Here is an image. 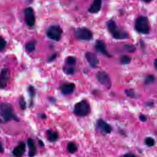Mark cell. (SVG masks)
<instances>
[{
	"mask_svg": "<svg viewBox=\"0 0 157 157\" xmlns=\"http://www.w3.org/2000/svg\"><path fill=\"white\" fill-rule=\"evenodd\" d=\"M107 27L112 34V36L116 39H123L128 37V34L126 31L121 29L115 23V22L112 20L107 21Z\"/></svg>",
	"mask_w": 157,
	"mask_h": 157,
	"instance_id": "1",
	"label": "cell"
},
{
	"mask_svg": "<svg viewBox=\"0 0 157 157\" xmlns=\"http://www.w3.org/2000/svg\"><path fill=\"white\" fill-rule=\"evenodd\" d=\"M90 112V106L89 103L86 100L81 101L77 103L74 109V113L78 117L86 116Z\"/></svg>",
	"mask_w": 157,
	"mask_h": 157,
	"instance_id": "2",
	"label": "cell"
},
{
	"mask_svg": "<svg viewBox=\"0 0 157 157\" xmlns=\"http://www.w3.org/2000/svg\"><path fill=\"white\" fill-rule=\"evenodd\" d=\"M136 30L142 34H148L150 31L148 18L144 16L139 17L135 22Z\"/></svg>",
	"mask_w": 157,
	"mask_h": 157,
	"instance_id": "3",
	"label": "cell"
},
{
	"mask_svg": "<svg viewBox=\"0 0 157 157\" xmlns=\"http://www.w3.org/2000/svg\"><path fill=\"white\" fill-rule=\"evenodd\" d=\"M62 33V29L59 26L53 25L50 26L47 29V36L52 40L58 41L61 37Z\"/></svg>",
	"mask_w": 157,
	"mask_h": 157,
	"instance_id": "4",
	"label": "cell"
},
{
	"mask_svg": "<svg viewBox=\"0 0 157 157\" xmlns=\"http://www.w3.org/2000/svg\"><path fill=\"white\" fill-rule=\"evenodd\" d=\"M1 115L6 121L10 120L14 118V115L12 112V106L7 103H2L0 105Z\"/></svg>",
	"mask_w": 157,
	"mask_h": 157,
	"instance_id": "5",
	"label": "cell"
},
{
	"mask_svg": "<svg viewBox=\"0 0 157 157\" xmlns=\"http://www.w3.org/2000/svg\"><path fill=\"white\" fill-rule=\"evenodd\" d=\"M75 36L78 39L84 40H89L93 37L92 33L88 29L85 28L77 29L75 31Z\"/></svg>",
	"mask_w": 157,
	"mask_h": 157,
	"instance_id": "6",
	"label": "cell"
},
{
	"mask_svg": "<svg viewBox=\"0 0 157 157\" xmlns=\"http://www.w3.org/2000/svg\"><path fill=\"white\" fill-rule=\"evenodd\" d=\"M96 78L98 80L107 88L111 87V81L109 75L104 71H99L96 74Z\"/></svg>",
	"mask_w": 157,
	"mask_h": 157,
	"instance_id": "7",
	"label": "cell"
},
{
	"mask_svg": "<svg viewBox=\"0 0 157 157\" xmlns=\"http://www.w3.org/2000/svg\"><path fill=\"white\" fill-rule=\"evenodd\" d=\"M10 78V72L9 69L4 68L0 74V88H4Z\"/></svg>",
	"mask_w": 157,
	"mask_h": 157,
	"instance_id": "8",
	"label": "cell"
},
{
	"mask_svg": "<svg viewBox=\"0 0 157 157\" xmlns=\"http://www.w3.org/2000/svg\"><path fill=\"white\" fill-rule=\"evenodd\" d=\"M25 19L26 24L29 26H33L35 24V16L33 9L28 7L25 10Z\"/></svg>",
	"mask_w": 157,
	"mask_h": 157,
	"instance_id": "9",
	"label": "cell"
},
{
	"mask_svg": "<svg viewBox=\"0 0 157 157\" xmlns=\"http://www.w3.org/2000/svg\"><path fill=\"white\" fill-rule=\"evenodd\" d=\"M95 48L96 50L105 55L107 57H110V55L108 51L106 49V46L105 42L102 40H98L96 41L95 44Z\"/></svg>",
	"mask_w": 157,
	"mask_h": 157,
	"instance_id": "10",
	"label": "cell"
},
{
	"mask_svg": "<svg viewBox=\"0 0 157 157\" xmlns=\"http://www.w3.org/2000/svg\"><path fill=\"white\" fill-rule=\"evenodd\" d=\"M85 58L91 67L95 68L97 67L99 63V60L94 53L91 52H86L85 53Z\"/></svg>",
	"mask_w": 157,
	"mask_h": 157,
	"instance_id": "11",
	"label": "cell"
},
{
	"mask_svg": "<svg viewBox=\"0 0 157 157\" xmlns=\"http://www.w3.org/2000/svg\"><path fill=\"white\" fill-rule=\"evenodd\" d=\"M96 125L98 128L104 133L109 134L112 131V127L102 119H99L98 120Z\"/></svg>",
	"mask_w": 157,
	"mask_h": 157,
	"instance_id": "12",
	"label": "cell"
},
{
	"mask_svg": "<svg viewBox=\"0 0 157 157\" xmlns=\"http://www.w3.org/2000/svg\"><path fill=\"white\" fill-rule=\"evenodd\" d=\"M75 90V85L72 83H66L61 85V92L64 94H70Z\"/></svg>",
	"mask_w": 157,
	"mask_h": 157,
	"instance_id": "13",
	"label": "cell"
},
{
	"mask_svg": "<svg viewBox=\"0 0 157 157\" xmlns=\"http://www.w3.org/2000/svg\"><path fill=\"white\" fill-rule=\"evenodd\" d=\"M101 0H94L93 2L88 9V11L91 13H98L101 10Z\"/></svg>",
	"mask_w": 157,
	"mask_h": 157,
	"instance_id": "14",
	"label": "cell"
},
{
	"mask_svg": "<svg viewBox=\"0 0 157 157\" xmlns=\"http://www.w3.org/2000/svg\"><path fill=\"white\" fill-rule=\"evenodd\" d=\"M25 151V144L24 142H21L18 146H17L13 150V155L15 156L20 157L21 156Z\"/></svg>",
	"mask_w": 157,
	"mask_h": 157,
	"instance_id": "15",
	"label": "cell"
},
{
	"mask_svg": "<svg viewBox=\"0 0 157 157\" xmlns=\"http://www.w3.org/2000/svg\"><path fill=\"white\" fill-rule=\"evenodd\" d=\"M28 147L29 148V156L30 157H33V156L35 155V154L36 153V147L34 142L32 139L29 138L28 139Z\"/></svg>",
	"mask_w": 157,
	"mask_h": 157,
	"instance_id": "16",
	"label": "cell"
},
{
	"mask_svg": "<svg viewBox=\"0 0 157 157\" xmlns=\"http://www.w3.org/2000/svg\"><path fill=\"white\" fill-rule=\"evenodd\" d=\"M47 139L49 141L51 142H54L58 138V134L57 132L53 131L51 130H48L47 132Z\"/></svg>",
	"mask_w": 157,
	"mask_h": 157,
	"instance_id": "17",
	"label": "cell"
},
{
	"mask_svg": "<svg viewBox=\"0 0 157 157\" xmlns=\"http://www.w3.org/2000/svg\"><path fill=\"white\" fill-rule=\"evenodd\" d=\"M36 42L35 40H31L28 42L25 45V48L28 52H33L35 50Z\"/></svg>",
	"mask_w": 157,
	"mask_h": 157,
	"instance_id": "18",
	"label": "cell"
},
{
	"mask_svg": "<svg viewBox=\"0 0 157 157\" xmlns=\"http://www.w3.org/2000/svg\"><path fill=\"white\" fill-rule=\"evenodd\" d=\"M67 150L69 153H74L77 151V147L73 142H69L67 145Z\"/></svg>",
	"mask_w": 157,
	"mask_h": 157,
	"instance_id": "19",
	"label": "cell"
},
{
	"mask_svg": "<svg viewBox=\"0 0 157 157\" xmlns=\"http://www.w3.org/2000/svg\"><path fill=\"white\" fill-rule=\"evenodd\" d=\"M131 60V58L127 55H123V56H121V58L120 59L121 63L123 64H128L130 63Z\"/></svg>",
	"mask_w": 157,
	"mask_h": 157,
	"instance_id": "20",
	"label": "cell"
},
{
	"mask_svg": "<svg viewBox=\"0 0 157 157\" xmlns=\"http://www.w3.org/2000/svg\"><path fill=\"white\" fill-rule=\"evenodd\" d=\"M154 81H155V77L153 75H148L146 77L145 79V83L146 85L151 84L153 83Z\"/></svg>",
	"mask_w": 157,
	"mask_h": 157,
	"instance_id": "21",
	"label": "cell"
},
{
	"mask_svg": "<svg viewBox=\"0 0 157 157\" xmlns=\"http://www.w3.org/2000/svg\"><path fill=\"white\" fill-rule=\"evenodd\" d=\"M66 62L67 65L69 66H73L75 63V58L73 56H69L66 58Z\"/></svg>",
	"mask_w": 157,
	"mask_h": 157,
	"instance_id": "22",
	"label": "cell"
},
{
	"mask_svg": "<svg viewBox=\"0 0 157 157\" xmlns=\"http://www.w3.org/2000/svg\"><path fill=\"white\" fill-rule=\"evenodd\" d=\"M145 144L148 147H152L155 145V140L151 138V137H147L145 140Z\"/></svg>",
	"mask_w": 157,
	"mask_h": 157,
	"instance_id": "23",
	"label": "cell"
},
{
	"mask_svg": "<svg viewBox=\"0 0 157 157\" xmlns=\"http://www.w3.org/2000/svg\"><path fill=\"white\" fill-rule=\"evenodd\" d=\"M126 50H127L129 52H134L136 50V48L134 45L131 44H126L124 46Z\"/></svg>",
	"mask_w": 157,
	"mask_h": 157,
	"instance_id": "24",
	"label": "cell"
},
{
	"mask_svg": "<svg viewBox=\"0 0 157 157\" xmlns=\"http://www.w3.org/2000/svg\"><path fill=\"white\" fill-rule=\"evenodd\" d=\"M125 92V94H126V96L129 98H133L135 97V93L134 91L132 90H126L124 91Z\"/></svg>",
	"mask_w": 157,
	"mask_h": 157,
	"instance_id": "25",
	"label": "cell"
},
{
	"mask_svg": "<svg viewBox=\"0 0 157 157\" xmlns=\"http://www.w3.org/2000/svg\"><path fill=\"white\" fill-rule=\"evenodd\" d=\"M6 46V42L4 39L0 36V51L2 50Z\"/></svg>",
	"mask_w": 157,
	"mask_h": 157,
	"instance_id": "26",
	"label": "cell"
},
{
	"mask_svg": "<svg viewBox=\"0 0 157 157\" xmlns=\"http://www.w3.org/2000/svg\"><path fill=\"white\" fill-rule=\"evenodd\" d=\"M65 72H66V73L67 74L71 75V74H73L74 73L75 69H74V68L73 67H72V66H70L69 67H67L66 68Z\"/></svg>",
	"mask_w": 157,
	"mask_h": 157,
	"instance_id": "27",
	"label": "cell"
},
{
	"mask_svg": "<svg viewBox=\"0 0 157 157\" xmlns=\"http://www.w3.org/2000/svg\"><path fill=\"white\" fill-rule=\"evenodd\" d=\"M20 106L21 109H22V110H25L26 109L25 101L22 97H21L20 99Z\"/></svg>",
	"mask_w": 157,
	"mask_h": 157,
	"instance_id": "28",
	"label": "cell"
},
{
	"mask_svg": "<svg viewBox=\"0 0 157 157\" xmlns=\"http://www.w3.org/2000/svg\"><path fill=\"white\" fill-rule=\"evenodd\" d=\"M28 90H29V93L31 96V97L34 96V95L35 94V91H34V88L32 86H29V88H28Z\"/></svg>",
	"mask_w": 157,
	"mask_h": 157,
	"instance_id": "29",
	"label": "cell"
},
{
	"mask_svg": "<svg viewBox=\"0 0 157 157\" xmlns=\"http://www.w3.org/2000/svg\"><path fill=\"white\" fill-rule=\"evenodd\" d=\"M139 119L140 121L144 122V121H146L147 120V117L145 115H143V114H140V116H139Z\"/></svg>",
	"mask_w": 157,
	"mask_h": 157,
	"instance_id": "30",
	"label": "cell"
},
{
	"mask_svg": "<svg viewBox=\"0 0 157 157\" xmlns=\"http://www.w3.org/2000/svg\"><path fill=\"white\" fill-rule=\"evenodd\" d=\"M123 157H136V156L132 153H128L124 155Z\"/></svg>",
	"mask_w": 157,
	"mask_h": 157,
	"instance_id": "31",
	"label": "cell"
},
{
	"mask_svg": "<svg viewBox=\"0 0 157 157\" xmlns=\"http://www.w3.org/2000/svg\"><path fill=\"white\" fill-rule=\"evenodd\" d=\"M56 54H53L51 56H50V58H48V61H53V59H55V58H56Z\"/></svg>",
	"mask_w": 157,
	"mask_h": 157,
	"instance_id": "32",
	"label": "cell"
},
{
	"mask_svg": "<svg viewBox=\"0 0 157 157\" xmlns=\"http://www.w3.org/2000/svg\"><path fill=\"white\" fill-rule=\"evenodd\" d=\"M3 151H4V148H3V147H2V144H1V143L0 142V152L2 153Z\"/></svg>",
	"mask_w": 157,
	"mask_h": 157,
	"instance_id": "33",
	"label": "cell"
},
{
	"mask_svg": "<svg viewBox=\"0 0 157 157\" xmlns=\"http://www.w3.org/2000/svg\"><path fill=\"white\" fill-rule=\"evenodd\" d=\"M154 66L157 69V58L154 61Z\"/></svg>",
	"mask_w": 157,
	"mask_h": 157,
	"instance_id": "34",
	"label": "cell"
},
{
	"mask_svg": "<svg viewBox=\"0 0 157 157\" xmlns=\"http://www.w3.org/2000/svg\"><path fill=\"white\" fill-rule=\"evenodd\" d=\"M41 117H42V118H46V116H45V114H42V115H41Z\"/></svg>",
	"mask_w": 157,
	"mask_h": 157,
	"instance_id": "35",
	"label": "cell"
},
{
	"mask_svg": "<svg viewBox=\"0 0 157 157\" xmlns=\"http://www.w3.org/2000/svg\"><path fill=\"white\" fill-rule=\"evenodd\" d=\"M39 143H40V146H43V145H44V144H43V143H42V142L41 140H39Z\"/></svg>",
	"mask_w": 157,
	"mask_h": 157,
	"instance_id": "36",
	"label": "cell"
},
{
	"mask_svg": "<svg viewBox=\"0 0 157 157\" xmlns=\"http://www.w3.org/2000/svg\"><path fill=\"white\" fill-rule=\"evenodd\" d=\"M144 1H145V2H150L151 0H143Z\"/></svg>",
	"mask_w": 157,
	"mask_h": 157,
	"instance_id": "37",
	"label": "cell"
}]
</instances>
